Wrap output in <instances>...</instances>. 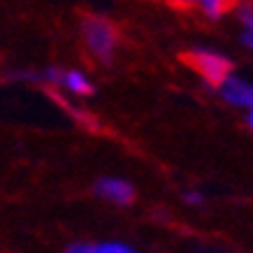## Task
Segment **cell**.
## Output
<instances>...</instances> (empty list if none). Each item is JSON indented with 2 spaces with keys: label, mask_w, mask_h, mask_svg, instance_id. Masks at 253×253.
<instances>
[{
  "label": "cell",
  "mask_w": 253,
  "mask_h": 253,
  "mask_svg": "<svg viewBox=\"0 0 253 253\" xmlns=\"http://www.w3.org/2000/svg\"><path fill=\"white\" fill-rule=\"evenodd\" d=\"M82 38L91 56L102 65H109L116 56L119 35L109 19L105 16H84L82 21Z\"/></svg>",
  "instance_id": "1"
},
{
  "label": "cell",
  "mask_w": 253,
  "mask_h": 253,
  "mask_svg": "<svg viewBox=\"0 0 253 253\" xmlns=\"http://www.w3.org/2000/svg\"><path fill=\"white\" fill-rule=\"evenodd\" d=\"M186 56H188L193 68L202 75V79L209 86H216V88L230 77L232 70H235V65H232L228 56L216 51V49H209V46H193Z\"/></svg>",
  "instance_id": "2"
},
{
  "label": "cell",
  "mask_w": 253,
  "mask_h": 253,
  "mask_svg": "<svg viewBox=\"0 0 253 253\" xmlns=\"http://www.w3.org/2000/svg\"><path fill=\"white\" fill-rule=\"evenodd\" d=\"M93 193L100 200L119 205V207H128L135 202V186L123 176H100L93 184Z\"/></svg>",
  "instance_id": "3"
},
{
  "label": "cell",
  "mask_w": 253,
  "mask_h": 253,
  "mask_svg": "<svg viewBox=\"0 0 253 253\" xmlns=\"http://www.w3.org/2000/svg\"><path fill=\"white\" fill-rule=\"evenodd\" d=\"M216 91H218V95H221L228 105L253 112V84L251 82H246V79H242V77L230 75V77L225 79Z\"/></svg>",
  "instance_id": "4"
},
{
  "label": "cell",
  "mask_w": 253,
  "mask_h": 253,
  "mask_svg": "<svg viewBox=\"0 0 253 253\" xmlns=\"http://www.w3.org/2000/svg\"><path fill=\"white\" fill-rule=\"evenodd\" d=\"M65 253H139L132 244L107 239V242H75L65 249Z\"/></svg>",
  "instance_id": "5"
},
{
  "label": "cell",
  "mask_w": 253,
  "mask_h": 253,
  "mask_svg": "<svg viewBox=\"0 0 253 253\" xmlns=\"http://www.w3.org/2000/svg\"><path fill=\"white\" fill-rule=\"evenodd\" d=\"M44 91H46V95L54 100L56 105L65 112L68 116H72L75 121L79 123V126H84L86 130H98L100 128V123H98V119L93 114H88L86 109H82V107H77V105H72V102H68V98H63L58 91H54V88H49V86H44Z\"/></svg>",
  "instance_id": "6"
},
{
  "label": "cell",
  "mask_w": 253,
  "mask_h": 253,
  "mask_svg": "<svg viewBox=\"0 0 253 253\" xmlns=\"http://www.w3.org/2000/svg\"><path fill=\"white\" fill-rule=\"evenodd\" d=\"M61 88L65 93H70V95H79V98H91V95H95V84L77 68H65Z\"/></svg>",
  "instance_id": "7"
},
{
  "label": "cell",
  "mask_w": 253,
  "mask_h": 253,
  "mask_svg": "<svg viewBox=\"0 0 253 253\" xmlns=\"http://www.w3.org/2000/svg\"><path fill=\"white\" fill-rule=\"evenodd\" d=\"M5 82H28V84H42V70H31V68H19V70H7L2 75Z\"/></svg>",
  "instance_id": "8"
},
{
  "label": "cell",
  "mask_w": 253,
  "mask_h": 253,
  "mask_svg": "<svg viewBox=\"0 0 253 253\" xmlns=\"http://www.w3.org/2000/svg\"><path fill=\"white\" fill-rule=\"evenodd\" d=\"M195 5L205 12L207 19H218L225 12V0H195Z\"/></svg>",
  "instance_id": "9"
},
{
  "label": "cell",
  "mask_w": 253,
  "mask_h": 253,
  "mask_svg": "<svg viewBox=\"0 0 253 253\" xmlns=\"http://www.w3.org/2000/svg\"><path fill=\"white\" fill-rule=\"evenodd\" d=\"M239 14V21L244 23L246 31H253V0H246V2H242L237 9Z\"/></svg>",
  "instance_id": "10"
},
{
  "label": "cell",
  "mask_w": 253,
  "mask_h": 253,
  "mask_svg": "<svg viewBox=\"0 0 253 253\" xmlns=\"http://www.w3.org/2000/svg\"><path fill=\"white\" fill-rule=\"evenodd\" d=\"M181 198H184V202L188 207H202L205 205V193L202 191H184Z\"/></svg>",
  "instance_id": "11"
},
{
  "label": "cell",
  "mask_w": 253,
  "mask_h": 253,
  "mask_svg": "<svg viewBox=\"0 0 253 253\" xmlns=\"http://www.w3.org/2000/svg\"><path fill=\"white\" fill-rule=\"evenodd\" d=\"M242 42H244V46H249L253 51V31H244L242 33Z\"/></svg>",
  "instance_id": "12"
},
{
  "label": "cell",
  "mask_w": 253,
  "mask_h": 253,
  "mask_svg": "<svg viewBox=\"0 0 253 253\" xmlns=\"http://www.w3.org/2000/svg\"><path fill=\"white\" fill-rule=\"evenodd\" d=\"M246 126L253 130V112H249V114H246Z\"/></svg>",
  "instance_id": "13"
},
{
  "label": "cell",
  "mask_w": 253,
  "mask_h": 253,
  "mask_svg": "<svg viewBox=\"0 0 253 253\" xmlns=\"http://www.w3.org/2000/svg\"><path fill=\"white\" fill-rule=\"evenodd\" d=\"M174 2H181V5H193L195 0H174Z\"/></svg>",
  "instance_id": "14"
}]
</instances>
